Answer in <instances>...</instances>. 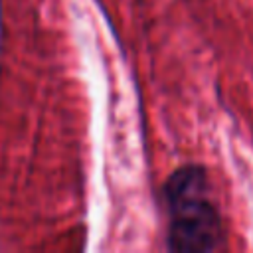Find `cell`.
Segmentation results:
<instances>
[{"label":"cell","mask_w":253,"mask_h":253,"mask_svg":"<svg viewBox=\"0 0 253 253\" xmlns=\"http://www.w3.org/2000/svg\"><path fill=\"white\" fill-rule=\"evenodd\" d=\"M168 215L166 245L172 251H215L225 247V225L213 186L202 164L176 168L162 188Z\"/></svg>","instance_id":"1"}]
</instances>
